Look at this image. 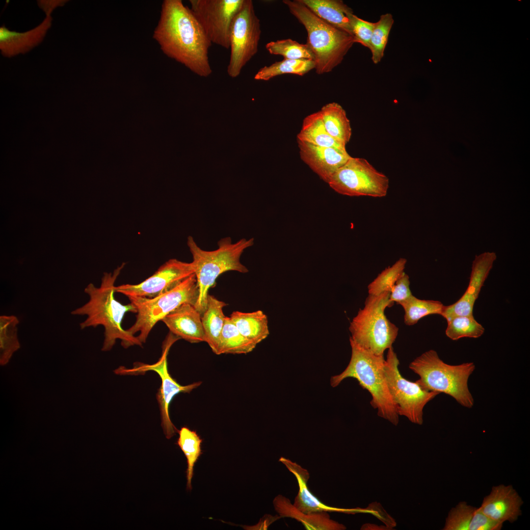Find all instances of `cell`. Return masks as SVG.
I'll return each instance as SVG.
<instances>
[{
	"mask_svg": "<svg viewBox=\"0 0 530 530\" xmlns=\"http://www.w3.org/2000/svg\"><path fill=\"white\" fill-rule=\"evenodd\" d=\"M194 273L192 262L186 263L171 259L143 282L136 285L115 286V291L127 296L154 298L173 289Z\"/></svg>",
	"mask_w": 530,
	"mask_h": 530,
	"instance_id": "obj_14",
	"label": "cell"
},
{
	"mask_svg": "<svg viewBox=\"0 0 530 530\" xmlns=\"http://www.w3.org/2000/svg\"><path fill=\"white\" fill-rule=\"evenodd\" d=\"M297 141L301 159L327 183L336 171L351 157L346 150Z\"/></svg>",
	"mask_w": 530,
	"mask_h": 530,
	"instance_id": "obj_16",
	"label": "cell"
},
{
	"mask_svg": "<svg viewBox=\"0 0 530 530\" xmlns=\"http://www.w3.org/2000/svg\"><path fill=\"white\" fill-rule=\"evenodd\" d=\"M179 339L178 337L171 333L168 335L163 343L161 357L155 363L147 364L136 362L131 369L122 366L114 371L115 373L121 375L141 374L150 371H155L159 375L161 384L157 394V399L160 412L161 426L167 439L171 438L178 432L169 416V406L171 401L176 395L180 393H189L202 383V382L198 381L183 386L173 378L169 373L167 361L168 353L172 345Z\"/></svg>",
	"mask_w": 530,
	"mask_h": 530,
	"instance_id": "obj_11",
	"label": "cell"
},
{
	"mask_svg": "<svg viewBox=\"0 0 530 530\" xmlns=\"http://www.w3.org/2000/svg\"><path fill=\"white\" fill-rule=\"evenodd\" d=\"M230 318L242 335L257 344L269 334L267 317L261 310L249 313L234 311Z\"/></svg>",
	"mask_w": 530,
	"mask_h": 530,
	"instance_id": "obj_25",
	"label": "cell"
},
{
	"mask_svg": "<svg viewBox=\"0 0 530 530\" xmlns=\"http://www.w3.org/2000/svg\"><path fill=\"white\" fill-rule=\"evenodd\" d=\"M523 502L511 485L494 486L490 494L485 497L480 507L481 512L490 520L503 524L505 521L512 523L521 514Z\"/></svg>",
	"mask_w": 530,
	"mask_h": 530,
	"instance_id": "obj_17",
	"label": "cell"
},
{
	"mask_svg": "<svg viewBox=\"0 0 530 530\" xmlns=\"http://www.w3.org/2000/svg\"><path fill=\"white\" fill-rule=\"evenodd\" d=\"M244 0H190V10L212 43L230 49L233 20Z\"/></svg>",
	"mask_w": 530,
	"mask_h": 530,
	"instance_id": "obj_13",
	"label": "cell"
},
{
	"mask_svg": "<svg viewBox=\"0 0 530 530\" xmlns=\"http://www.w3.org/2000/svg\"><path fill=\"white\" fill-rule=\"evenodd\" d=\"M42 22L26 32L11 31L3 25L0 27V50L3 56L11 57L25 53L41 43L51 27V14H46Z\"/></svg>",
	"mask_w": 530,
	"mask_h": 530,
	"instance_id": "obj_19",
	"label": "cell"
},
{
	"mask_svg": "<svg viewBox=\"0 0 530 530\" xmlns=\"http://www.w3.org/2000/svg\"><path fill=\"white\" fill-rule=\"evenodd\" d=\"M502 526L487 518L478 508L462 502L450 510L443 530H499Z\"/></svg>",
	"mask_w": 530,
	"mask_h": 530,
	"instance_id": "obj_21",
	"label": "cell"
},
{
	"mask_svg": "<svg viewBox=\"0 0 530 530\" xmlns=\"http://www.w3.org/2000/svg\"><path fill=\"white\" fill-rule=\"evenodd\" d=\"M18 318L14 315L0 316V364H7L20 347L18 338Z\"/></svg>",
	"mask_w": 530,
	"mask_h": 530,
	"instance_id": "obj_31",
	"label": "cell"
},
{
	"mask_svg": "<svg viewBox=\"0 0 530 530\" xmlns=\"http://www.w3.org/2000/svg\"><path fill=\"white\" fill-rule=\"evenodd\" d=\"M256 345L257 344L242 335L230 317H226L215 354H247L251 352Z\"/></svg>",
	"mask_w": 530,
	"mask_h": 530,
	"instance_id": "obj_28",
	"label": "cell"
},
{
	"mask_svg": "<svg viewBox=\"0 0 530 530\" xmlns=\"http://www.w3.org/2000/svg\"><path fill=\"white\" fill-rule=\"evenodd\" d=\"M253 244V238H241L233 243L231 238L226 237L218 242L216 249L206 251L197 244L192 237H188L187 245L192 256L199 291L194 307L201 316L206 308L209 290L214 286L218 276L228 271L242 273L248 271L240 259L244 251Z\"/></svg>",
	"mask_w": 530,
	"mask_h": 530,
	"instance_id": "obj_4",
	"label": "cell"
},
{
	"mask_svg": "<svg viewBox=\"0 0 530 530\" xmlns=\"http://www.w3.org/2000/svg\"><path fill=\"white\" fill-rule=\"evenodd\" d=\"M153 38L168 57L201 77L212 72L209 50L212 43L189 7L181 0H164Z\"/></svg>",
	"mask_w": 530,
	"mask_h": 530,
	"instance_id": "obj_1",
	"label": "cell"
},
{
	"mask_svg": "<svg viewBox=\"0 0 530 530\" xmlns=\"http://www.w3.org/2000/svg\"><path fill=\"white\" fill-rule=\"evenodd\" d=\"M497 258L495 252H485L476 255L473 262L468 287L455 303L444 306L441 314L446 320L457 316L473 314L475 303Z\"/></svg>",
	"mask_w": 530,
	"mask_h": 530,
	"instance_id": "obj_15",
	"label": "cell"
},
{
	"mask_svg": "<svg viewBox=\"0 0 530 530\" xmlns=\"http://www.w3.org/2000/svg\"><path fill=\"white\" fill-rule=\"evenodd\" d=\"M447 321L446 335L453 341L463 338H478L485 331L484 328L476 320L473 314L455 316Z\"/></svg>",
	"mask_w": 530,
	"mask_h": 530,
	"instance_id": "obj_33",
	"label": "cell"
},
{
	"mask_svg": "<svg viewBox=\"0 0 530 530\" xmlns=\"http://www.w3.org/2000/svg\"><path fill=\"white\" fill-rule=\"evenodd\" d=\"M399 361L393 346L388 349L384 371L389 391L398 415L405 416L413 423H423L425 405L439 394L423 389L416 382L409 381L400 374Z\"/></svg>",
	"mask_w": 530,
	"mask_h": 530,
	"instance_id": "obj_9",
	"label": "cell"
},
{
	"mask_svg": "<svg viewBox=\"0 0 530 530\" xmlns=\"http://www.w3.org/2000/svg\"><path fill=\"white\" fill-rule=\"evenodd\" d=\"M202 316L194 306L184 303L166 316L161 321L170 332L191 343L205 342Z\"/></svg>",
	"mask_w": 530,
	"mask_h": 530,
	"instance_id": "obj_20",
	"label": "cell"
},
{
	"mask_svg": "<svg viewBox=\"0 0 530 530\" xmlns=\"http://www.w3.org/2000/svg\"><path fill=\"white\" fill-rule=\"evenodd\" d=\"M407 260L400 258L391 266L383 270L368 287L369 294L378 295L390 292L399 276L404 272Z\"/></svg>",
	"mask_w": 530,
	"mask_h": 530,
	"instance_id": "obj_36",
	"label": "cell"
},
{
	"mask_svg": "<svg viewBox=\"0 0 530 530\" xmlns=\"http://www.w3.org/2000/svg\"><path fill=\"white\" fill-rule=\"evenodd\" d=\"M409 368L419 375L415 382L424 390L448 395L465 407L473 406L474 398L468 386V379L475 369L473 362L449 365L431 349L415 358Z\"/></svg>",
	"mask_w": 530,
	"mask_h": 530,
	"instance_id": "obj_6",
	"label": "cell"
},
{
	"mask_svg": "<svg viewBox=\"0 0 530 530\" xmlns=\"http://www.w3.org/2000/svg\"><path fill=\"white\" fill-rule=\"evenodd\" d=\"M261 34L260 21L251 0H244L235 16L230 32L229 62L227 72L238 77L245 65L257 53Z\"/></svg>",
	"mask_w": 530,
	"mask_h": 530,
	"instance_id": "obj_12",
	"label": "cell"
},
{
	"mask_svg": "<svg viewBox=\"0 0 530 530\" xmlns=\"http://www.w3.org/2000/svg\"><path fill=\"white\" fill-rule=\"evenodd\" d=\"M199 291L195 275H191L176 287L154 298L128 296L137 312L134 323L127 331L136 336L142 344L145 343L155 325L166 316L184 303L195 306Z\"/></svg>",
	"mask_w": 530,
	"mask_h": 530,
	"instance_id": "obj_8",
	"label": "cell"
},
{
	"mask_svg": "<svg viewBox=\"0 0 530 530\" xmlns=\"http://www.w3.org/2000/svg\"><path fill=\"white\" fill-rule=\"evenodd\" d=\"M227 304L209 294L206 308L202 315L205 342L215 354L226 317L223 309Z\"/></svg>",
	"mask_w": 530,
	"mask_h": 530,
	"instance_id": "obj_24",
	"label": "cell"
},
{
	"mask_svg": "<svg viewBox=\"0 0 530 530\" xmlns=\"http://www.w3.org/2000/svg\"><path fill=\"white\" fill-rule=\"evenodd\" d=\"M319 112L328 133L346 146L350 139L352 131L344 109L339 104L333 102L324 105Z\"/></svg>",
	"mask_w": 530,
	"mask_h": 530,
	"instance_id": "obj_26",
	"label": "cell"
},
{
	"mask_svg": "<svg viewBox=\"0 0 530 530\" xmlns=\"http://www.w3.org/2000/svg\"><path fill=\"white\" fill-rule=\"evenodd\" d=\"M299 0L320 19L352 36L350 19L353 12L343 0Z\"/></svg>",
	"mask_w": 530,
	"mask_h": 530,
	"instance_id": "obj_23",
	"label": "cell"
},
{
	"mask_svg": "<svg viewBox=\"0 0 530 530\" xmlns=\"http://www.w3.org/2000/svg\"><path fill=\"white\" fill-rule=\"evenodd\" d=\"M358 513H371L382 521L388 527L393 528L396 526V522L383 509L380 504L373 502L365 508H357Z\"/></svg>",
	"mask_w": 530,
	"mask_h": 530,
	"instance_id": "obj_39",
	"label": "cell"
},
{
	"mask_svg": "<svg viewBox=\"0 0 530 530\" xmlns=\"http://www.w3.org/2000/svg\"><path fill=\"white\" fill-rule=\"evenodd\" d=\"M390 292L378 295L369 294L365 305L350 323V337L359 346L374 355H384V351L393 346L398 332V327L385 315L387 307L393 305Z\"/></svg>",
	"mask_w": 530,
	"mask_h": 530,
	"instance_id": "obj_7",
	"label": "cell"
},
{
	"mask_svg": "<svg viewBox=\"0 0 530 530\" xmlns=\"http://www.w3.org/2000/svg\"><path fill=\"white\" fill-rule=\"evenodd\" d=\"M361 530H389L393 529L388 527L387 526H378L375 524H365L362 526Z\"/></svg>",
	"mask_w": 530,
	"mask_h": 530,
	"instance_id": "obj_41",
	"label": "cell"
},
{
	"mask_svg": "<svg viewBox=\"0 0 530 530\" xmlns=\"http://www.w3.org/2000/svg\"><path fill=\"white\" fill-rule=\"evenodd\" d=\"M271 54L283 56L288 59H309L314 60V54L306 44H300L291 39L270 41L265 45Z\"/></svg>",
	"mask_w": 530,
	"mask_h": 530,
	"instance_id": "obj_35",
	"label": "cell"
},
{
	"mask_svg": "<svg viewBox=\"0 0 530 530\" xmlns=\"http://www.w3.org/2000/svg\"><path fill=\"white\" fill-rule=\"evenodd\" d=\"M375 22H371L353 14L350 19L352 36L355 43H359L369 49L370 40Z\"/></svg>",
	"mask_w": 530,
	"mask_h": 530,
	"instance_id": "obj_37",
	"label": "cell"
},
{
	"mask_svg": "<svg viewBox=\"0 0 530 530\" xmlns=\"http://www.w3.org/2000/svg\"><path fill=\"white\" fill-rule=\"evenodd\" d=\"M283 2L306 29V44L314 54L316 73L320 75L332 71L355 43L353 37L320 19L299 0Z\"/></svg>",
	"mask_w": 530,
	"mask_h": 530,
	"instance_id": "obj_3",
	"label": "cell"
},
{
	"mask_svg": "<svg viewBox=\"0 0 530 530\" xmlns=\"http://www.w3.org/2000/svg\"><path fill=\"white\" fill-rule=\"evenodd\" d=\"M124 265L125 264L123 263L113 272H105L100 287L89 284L84 290L89 296L88 301L71 313L73 315L87 316L85 320L80 324L81 329L99 325L104 327V341L102 348L104 351L110 350L117 339L121 340V344L125 348L134 345L141 346L142 344L137 337L124 330L121 325L126 313H136L135 307L132 303L123 305L114 296L115 282Z\"/></svg>",
	"mask_w": 530,
	"mask_h": 530,
	"instance_id": "obj_2",
	"label": "cell"
},
{
	"mask_svg": "<svg viewBox=\"0 0 530 530\" xmlns=\"http://www.w3.org/2000/svg\"><path fill=\"white\" fill-rule=\"evenodd\" d=\"M297 140L321 147L346 150L345 146L337 141L327 132L319 111L307 116L303 121Z\"/></svg>",
	"mask_w": 530,
	"mask_h": 530,
	"instance_id": "obj_27",
	"label": "cell"
},
{
	"mask_svg": "<svg viewBox=\"0 0 530 530\" xmlns=\"http://www.w3.org/2000/svg\"><path fill=\"white\" fill-rule=\"evenodd\" d=\"M314 60L309 59H284L261 68L255 75L254 79L259 80H268L281 75L291 74L303 76L315 69Z\"/></svg>",
	"mask_w": 530,
	"mask_h": 530,
	"instance_id": "obj_29",
	"label": "cell"
},
{
	"mask_svg": "<svg viewBox=\"0 0 530 530\" xmlns=\"http://www.w3.org/2000/svg\"><path fill=\"white\" fill-rule=\"evenodd\" d=\"M178 432L179 436L176 444L184 452L187 461L186 489L187 490H191L193 468L202 453L201 448L202 439L195 431L186 426L182 427Z\"/></svg>",
	"mask_w": 530,
	"mask_h": 530,
	"instance_id": "obj_30",
	"label": "cell"
},
{
	"mask_svg": "<svg viewBox=\"0 0 530 530\" xmlns=\"http://www.w3.org/2000/svg\"><path fill=\"white\" fill-rule=\"evenodd\" d=\"M394 23L393 17L390 13L381 15L379 20L375 22L369 47L371 53V59L374 64L380 62L384 56L389 35Z\"/></svg>",
	"mask_w": 530,
	"mask_h": 530,
	"instance_id": "obj_34",
	"label": "cell"
},
{
	"mask_svg": "<svg viewBox=\"0 0 530 530\" xmlns=\"http://www.w3.org/2000/svg\"><path fill=\"white\" fill-rule=\"evenodd\" d=\"M327 184L342 195L380 198L387 194L389 179L367 159L351 157L336 171Z\"/></svg>",
	"mask_w": 530,
	"mask_h": 530,
	"instance_id": "obj_10",
	"label": "cell"
},
{
	"mask_svg": "<svg viewBox=\"0 0 530 530\" xmlns=\"http://www.w3.org/2000/svg\"><path fill=\"white\" fill-rule=\"evenodd\" d=\"M295 477L298 492L294 499L293 505L299 511L306 514L319 512H342L346 514L357 513L355 508H341L327 505L321 502L309 490L307 482L310 478L308 471L289 459L281 457L279 460Z\"/></svg>",
	"mask_w": 530,
	"mask_h": 530,
	"instance_id": "obj_18",
	"label": "cell"
},
{
	"mask_svg": "<svg viewBox=\"0 0 530 530\" xmlns=\"http://www.w3.org/2000/svg\"><path fill=\"white\" fill-rule=\"evenodd\" d=\"M404 311V321L411 326L423 318L431 315H441L444 305L439 301L419 299L413 295L399 304Z\"/></svg>",
	"mask_w": 530,
	"mask_h": 530,
	"instance_id": "obj_32",
	"label": "cell"
},
{
	"mask_svg": "<svg viewBox=\"0 0 530 530\" xmlns=\"http://www.w3.org/2000/svg\"><path fill=\"white\" fill-rule=\"evenodd\" d=\"M412 295L410 289L409 277L404 272L398 279L390 292V302L392 305L394 302L399 304Z\"/></svg>",
	"mask_w": 530,
	"mask_h": 530,
	"instance_id": "obj_38",
	"label": "cell"
},
{
	"mask_svg": "<svg viewBox=\"0 0 530 530\" xmlns=\"http://www.w3.org/2000/svg\"><path fill=\"white\" fill-rule=\"evenodd\" d=\"M275 510L280 517L294 519L300 522L307 530H344L346 527L343 524L332 520L326 512L306 514L297 509L290 500L281 495L276 496L273 500Z\"/></svg>",
	"mask_w": 530,
	"mask_h": 530,
	"instance_id": "obj_22",
	"label": "cell"
},
{
	"mask_svg": "<svg viewBox=\"0 0 530 530\" xmlns=\"http://www.w3.org/2000/svg\"><path fill=\"white\" fill-rule=\"evenodd\" d=\"M64 3V0H40L38 2L39 6L46 14H51L55 8L63 5Z\"/></svg>",
	"mask_w": 530,
	"mask_h": 530,
	"instance_id": "obj_40",
	"label": "cell"
},
{
	"mask_svg": "<svg viewBox=\"0 0 530 530\" xmlns=\"http://www.w3.org/2000/svg\"><path fill=\"white\" fill-rule=\"evenodd\" d=\"M351 356L345 369L330 379L332 387L338 386L344 379L353 378L371 396L370 403L377 410V415L397 425L398 416L390 394L384 371V355H374L356 344L350 338Z\"/></svg>",
	"mask_w": 530,
	"mask_h": 530,
	"instance_id": "obj_5",
	"label": "cell"
}]
</instances>
